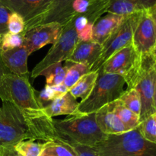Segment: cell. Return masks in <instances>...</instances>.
<instances>
[{
    "mask_svg": "<svg viewBox=\"0 0 156 156\" xmlns=\"http://www.w3.org/2000/svg\"><path fill=\"white\" fill-rule=\"evenodd\" d=\"M53 127L64 139L81 146L93 147L106 138L95 120V113L76 114L62 120L53 118Z\"/></svg>",
    "mask_w": 156,
    "mask_h": 156,
    "instance_id": "6da1fadb",
    "label": "cell"
},
{
    "mask_svg": "<svg viewBox=\"0 0 156 156\" xmlns=\"http://www.w3.org/2000/svg\"><path fill=\"white\" fill-rule=\"evenodd\" d=\"M91 148L101 156H156V144L146 140L138 127L121 134L107 135Z\"/></svg>",
    "mask_w": 156,
    "mask_h": 156,
    "instance_id": "7a4b0ae2",
    "label": "cell"
},
{
    "mask_svg": "<svg viewBox=\"0 0 156 156\" xmlns=\"http://www.w3.org/2000/svg\"><path fill=\"white\" fill-rule=\"evenodd\" d=\"M0 99L15 105L24 117H29L41 113V108L27 75H5L0 82Z\"/></svg>",
    "mask_w": 156,
    "mask_h": 156,
    "instance_id": "3957f363",
    "label": "cell"
},
{
    "mask_svg": "<svg viewBox=\"0 0 156 156\" xmlns=\"http://www.w3.org/2000/svg\"><path fill=\"white\" fill-rule=\"evenodd\" d=\"M125 84L122 76L105 73L102 68H100L94 88L87 98L79 102L77 112L79 114L95 113L103 107L118 100L124 92Z\"/></svg>",
    "mask_w": 156,
    "mask_h": 156,
    "instance_id": "277c9868",
    "label": "cell"
},
{
    "mask_svg": "<svg viewBox=\"0 0 156 156\" xmlns=\"http://www.w3.org/2000/svg\"><path fill=\"white\" fill-rule=\"evenodd\" d=\"M34 140L27 118L12 103L0 107V146L14 147L23 140Z\"/></svg>",
    "mask_w": 156,
    "mask_h": 156,
    "instance_id": "5b68a950",
    "label": "cell"
},
{
    "mask_svg": "<svg viewBox=\"0 0 156 156\" xmlns=\"http://www.w3.org/2000/svg\"><path fill=\"white\" fill-rule=\"evenodd\" d=\"M143 56L142 64L126 89L135 88L141 100V113L140 120L142 122L156 112L153 97L155 82V62L151 54Z\"/></svg>",
    "mask_w": 156,
    "mask_h": 156,
    "instance_id": "8992f818",
    "label": "cell"
},
{
    "mask_svg": "<svg viewBox=\"0 0 156 156\" xmlns=\"http://www.w3.org/2000/svg\"><path fill=\"white\" fill-rule=\"evenodd\" d=\"M143 12H135L123 17L121 24L116 29L114 34L101 45L100 56L91 66V72L98 70L114 53L132 44L133 34L138 25Z\"/></svg>",
    "mask_w": 156,
    "mask_h": 156,
    "instance_id": "52a82bcc",
    "label": "cell"
},
{
    "mask_svg": "<svg viewBox=\"0 0 156 156\" xmlns=\"http://www.w3.org/2000/svg\"><path fill=\"white\" fill-rule=\"evenodd\" d=\"M72 20L62 27V31L58 41L53 44L45 57L38 62L31 72V77L35 79L41 76L47 69L58 62L66 61L73 53L79 39Z\"/></svg>",
    "mask_w": 156,
    "mask_h": 156,
    "instance_id": "ba28073f",
    "label": "cell"
},
{
    "mask_svg": "<svg viewBox=\"0 0 156 156\" xmlns=\"http://www.w3.org/2000/svg\"><path fill=\"white\" fill-rule=\"evenodd\" d=\"M142 60L143 56L131 44L111 56L101 68L105 73L122 76L126 85H129L138 72Z\"/></svg>",
    "mask_w": 156,
    "mask_h": 156,
    "instance_id": "9c48e42d",
    "label": "cell"
},
{
    "mask_svg": "<svg viewBox=\"0 0 156 156\" xmlns=\"http://www.w3.org/2000/svg\"><path fill=\"white\" fill-rule=\"evenodd\" d=\"M74 0H51L39 14L25 22L24 31L36 26L57 22L64 26L78 16L73 9Z\"/></svg>",
    "mask_w": 156,
    "mask_h": 156,
    "instance_id": "30bf717a",
    "label": "cell"
},
{
    "mask_svg": "<svg viewBox=\"0 0 156 156\" xmlns=\"http://www.w3.org/2000/svg\"><path fill=\"white\" fill-rule=\"evenodd\" d=\"M63 26L57 22L41 24L23 31V46L29 54L37 51L44 46L54 44L60 37Z\"/></svg>",
    "mask_w": 156,
    "mask_h": 156,
    "instance_id": "8fae6325",
    "label": "cell"
},
{
    "mask_svg": "<svg viewBox=\"0 0 156 156\" xmlns=\"http://www.w3.org/2000/svg\"><path fill=\"white\" fill-rule=\"evenodd\" d=\"M133 46L140 56L151 54L156 44V25L147 10L143 12L133 37Z\"/></svg>",
    "mask_w": 156,
    "mask_h": 156,
    "instance_id": "7c38bea8",
    "label": "cell"
},
{
    "mask_svg": "<svg viewBox=\"0 0 156 156\" xmlns=\"http://www.w3.org/2000/svg\"><path fill=\"white\" fill-rule=\"evenodd\" d=\"M51 0H0V5L15 12L27 21L39 14Z\"/></svg>",
    "mask_w": 156,
    "mask_h": 156,
    "instance_id": "4fadbf2b",
    "label": "cell"
},
{
    "mask_svg": "<svg viewBox=\"0 0 156 156\" xmlns=\"http://www.w3.org/2000/svg\"><path fill=\"white\" fill-rule=\"evenodd\" d=\"M101 45L93 41H78L71 56L66 62L82 63L91 68L100 56Z\"/></svg>",
    "mask_w": 156,
    "mask_h": 156,
    "instance_id": "5bb4252c",
    "label": "cell"
},
{
    "mask_svg": "<svg viewBox=\"0 0 156 156\" xmlns=\"http://www.w3.org/2000/svg\"><path fill=\"white\" fill-rule=\"evenodd\" d=\"M95 120L99 129L106 135L121 134L127 132L121 120L113 111L111 104L95 112Z\"/></svg>",
    "mask_w": 156,
    "mask_h": 156,
    "instance_id": "9a60e30c",
    "label": "cell"
},
{
    "mask_svg": "<svg viewBox=\"0 0 156 156\" xmlns=\"http://www.w3.org/2000/svg\"><path fill=\"white\" fill-rule=\"evenodd\" d=\"M30 56L24 46L1 52L3 62L11 73L18 76L28 75L27 58Z\"/></svg>",
    "mask_w": 156,
    "mask_h": 156,
    "instance_id": "2e32d148",
    "label": "cell"
},
{
    "mask_svg": "<svg viewBox=\"0 0 156 156\" xmlns=\"http://www.w3.org/2000/svg\"><path fill=\"white\" fill-rule=\"evenodd\" d=\"M123 17L112 13L101 17L93 26L92 41L102 45L121 24Z\"/></svg>",
    "mask_w": 156,
    "mask_h": 156,
    "instance_id": "e0dca14e",
    "label": "cell"
},
{
    "mask_svg": "<svg viewBox=\"0 0 156 156\" xmlns=\"http://www.w3.org/2000/svg\"><path fill=\"white\" fill-rule=\"evenodd\" d=\"M79 103L69 91L60 98L55 99L42 108V113L49 118L62 115H74L78 114Z\"/></svg>",
    "mask_w": 156,
    "mask_h": 156,
    "instance_id": "ac0fdd59",
    "label": "cell"
},
{
    "mask_svg": "<svg viewBox=\"0 0 156 156\" xmlns=\"http://www.w3.org/2000/svg\"><path fill=\"white\" fill-rule=\"evenodd\" d=\"M156 2V0H111L107 13L126 16L130 14L147 10Z\"/></svg>",
    "mask_w": 156,
    "mask_h": 156,
    "instance_id": "d6986e66",
    "label": "cell"
},
{
    "mask_svg": "<svg viewBox=\"0 0 156 156\" xmlns=\"http://www.w3.org/2000/svg\"><path fill=\"white\" fill-rule=\"evenodd\" d=\"M99 69L91 71L82 76L69 89V92L76 99L80 98L81 101L88 98L95 85L98 77Z\"/></svg>",
    "mask_w": 156,
    "mask_h": 156,
    "instance_id": "ffe728a7",
    "label": "cell"
},
{
    "mask_svg": "<svg viewBox=\"0 0 156 156\" xmlns=\"http://www.w3.org/2000/svg\"><path fill=\"white\" fill-rule=\"evenodd\" d=\"M112 110L126 127V130L130 131L136 129L140 123V116L127 109L119 100L111 103Z\"/></svg>",
    "mask_w": 156,
    "mask_h": 156,
    "instance_id": "44dd1931",
    "label": "cell"
},
{
    "mask_svg": "<svg viewBox=\"0 0 156 156\" xmlns=\"http://www.w3.org/2000/svg\"><path fill=\"white\" fill-rule=\"evenodd\" d=\"M50 141L57 142V143L62 144L66 147L68 148L74 154L75 156H101L91 147L81 146V145L76 144V143H73V142L69 141V140L64 139L63 137L61 136L59 134H58L56 132L54 127H53V132H52L51 135H50L48 142Z\"/></svg>",
    "mask_w": 156,
    "mask_h": 156,
    "instance_id": "7402d4cb",
    "label": "cell"
},
{
    "mask_svg": "<svg viewBox=\"0 0 156 156\" xmlns=\"http://www.w3.org/2000/svg\"><path fill=\"white\" fill-rule=\"evenodd\" d=\"M66 66L67 67V73L62 84L69 91L82 76L91 72V67L85 64L66 62Z\"/></svg>",
    "mask_w": 156,
    "mask_h": 156,
    "instance_id": "603a6c76",
    "label": "cell"
},
{
    "mask_svg": "<svg viewBox=\"0 0 156 156\" xmlns=\"http://www.w3.org/2000/svg\"><path fill=\"white\" fill-rule=\"evenodd\" d=\"M68 91V88L63 84L55 86L45 85V87L40 92H38L37 94H36V97L40 106L43 108L53 100L64 95Z\"/></svg>",
    "mask_w": 156,
    "mask_h": 156,
    "instance_id": "cb8c5ba5",
    "label": "cell"
},
{
    "mask_svg": "<svg viewBox=\"0 0 156 156\" xmlns=\"http://www.w3.org/2000/svg\"><path fill=\"white\" fill-rule=\"evenodd\" d=\"M67 73V67L62 66V62H58L49 67L41 74L46 78V85L55 86L62 85Z\"/></svg>",
    "mask_w": 156,
    "mask_h": 156,
    "instance_id": "d4e9b609",
    "label": "cell"
},
{
    "mask_svg": "<svg viewBox=\"0 0 156 156\" xmlns=\"http://www.w3.org/2000/svg\"><path fill=\"white\" fill-rule=\"evenodd\" d=\"M19 156H41L44 149V143L27 140L19 142L14 146Z\"/></svg>",
    "mask_w": 156,
    "mask_h": 156,
    "instance_id": "484cf974",
    "label": "cell"
},
{
    "mask_svg": "<svg viewBox=\"0 0 156 156\" xmlns=\"http://www.w3.org/2000/svg\"><path fill=\"white\" fill-rule=\"evenodd\" d=\"M89 6L87 12L84 14L88 21L93 24L102 17V15L108 12L111 5V0H88Z\"/></svg>",
    "mask_w": 156,
    "mask_h": 156,
    "instance_id": "4316f807",
    "label": "cell"
},
{
    "mask_svg": "<svg viewBox=\"0 0 156 156\" xmlns=\"http://www.w3.org/2000/svg\"><path fill=\"white\" fill-rule=\"evenodd\" d=\"M74 26L79 41H92V31L94 24L88 21L83 15H79L74 20Z\"/></svg>",
    "mask_w": 156,
    "mask_h": 156,
    "instance_id": "83f0119b",
    "label": "cell"
},
{
    "mask_svg": "<svg viewBox=\"0 0 156 156\" xmlns=\"http://www.w3.org/2000/svg\"><path fill=\"white\" fill-rule=\"evenodd\" d=\"M127 109L136 114V115L140 116L141 113V100L138 91L135 88H130L124 91L118 99Z\"/></svg>",
    "mask_w": 156,
    "mask_h": 156,
    "instance_id": "f1b7e54d",
    "label": "cell"
},
{
    "mask_svg": "<svg viewBox=\"0 0 156 156\" xmlns=\"http://www.w3.org/2000/svg\"><path fill=\"white\" fill-rule=\"evenodd\" d=\"M138 128L146 140L156 144V112L140 122Z\"/></svg>",
    "mask_w": 156,
    "mask_h": 156,
    "instance_id": "f546056e",
    "label": "cell"
},
{
    "mask_svg": "<svg viewBox=\"0 0 156 156\" xmlns=\"http://www.w3.org/2000/svg\"><path fill=\"white\" fill-rule=\"evenodd\" d=\"M23 42L24 37L22 33L19 34H14L8 32L0 39V50L2 52L17 48L22 46Z\"/></svg>",
    "mask_w": 156,
    "mask_h": 156,
    "instance_id": "4dcf8cb0",
    "label": "cell"
},
{
    "mask_svg": "<svg viewBox=\"0 0 156 156\" xmlns=\"http://www.w3.org/2000/svg\"><path fill=\"white\" fill-rule=\"evenodd\" d=\"M44 151L52 156H75L68 148L57 142L44 143Z\"/></svg>",
    "mask_w": 156,
    "mask_h": 156,
    "instance_id": "1f68e13d",
    "label": "cell"
},
{
    "mask_svg": "<svg viewBox=\"0 0 156 156\" xmlns=\"http://www.w3.org/2000/svg\"><path fill=\"white\" fill-rule=\"evenodd\" d=\"M24 27H25V21L24 18L18 13L12 12L8 22V30L9 33L19 34L24 31Z\"/></svg>",
    "mask_w": 156,
    "mask_h": 156,
    "instance_id": "d6a6232c",
    "label": "cell"
},
{
    "mask_svg": "<svg viewBox=\"0 0 156 156\" xmlns=\"http://www.w3.org/2000/svg\"><path fill=\"white\" fill-rule=\"evenodd\" d=\"M11 13L12 12L9 9L4 6L0 5V39L2 37L3 35L9 32L8 22Z\"/></svg>",
    "mask_w": 156,
    "mask_h": 156,
    "instance_id": "836d02e7",
    "label": "cell"
},
{
    "mask_svg": "<svg viewBox=\"0 0 156 156\" xmlns=\"http://www.w3.org/2000/svg\"><path fill=\"white\" fill-rule=\"evenodd\" d=\"M88 0H74L73 2V10L78 15H84L88 10Z\"/></svg>",
    "mask_w": 156,
    "mask_h": 156,
    "instance_id": "e575fe53",
    "label": "cell"
},
{
    "mask_svg": "<svg viewBox=\"0 0 156 156\" xmlns=\"http://www.w3.org/2000/svg\"><path fill=\"white\" fill-rule=\"evenodd\" d=\"M0 156H19L14 147H4L0 146Z\"/></svg>",
    "mask_w": 156,
    "mask_h": 156,
    "instance_id": "d590c367",
    "label": "cell"
},
{
    "mask_svg": "<svg viewBox=\"0 0 156 156\" xmlns=\"http://www.w3.org/2000/svg\"><path fill=\"white\" fill-rule=\"evenodd\" d=\"M11 73L9 72V70L8 69L7 67L5 66V65L4 64L3 62L2 59V56H1V50H0V82L2 81V79L4 78V76L5 75L9 74Z\"/></svg>",
    "mask_w": 156,
    "mask_h": 156,
    "instance_id": "8d00e7d4",
    "label": "cell"
},
{
    "mask_svg": "<svg viewBox=\"0 0 156 156\" xmlns=\"http://www.w3.org/2000/svg\"><path fill=\"white\" fill-rule=\"evenodd\" d=\"M147 11L156 25V2L152 6V7L149 8V9H147Z\"/></svg>",
    "mask_w": 156,
    "mask_h": 156,
    "instance_id": "74e56055",
    "label": "cell"
},
{
    "mask_svg": "<svg viewBox=\"0 0 156 156\" xmlns=\"http://www.w3.org/2000/svg\"><path fill=\"white\" fill-rule=\"evenodd\" d=\"M155 71H156V63H155ZM154 107L156 111V76H155V88H154V97H153Z\"/></svg>",
    "mask_w": 156,
    "mask_h": 156,
    "instance_id": "f35d334b",
    "label": "cell"
},
{
    "mask_svg": "<svg viewBox=\"0 0 156 156\" xmlns=\"http://www.w3.org/2000/svg\"><path fill=\"white\" fill-rule=\"evenodd\" d=\"M151 56H152L154 61H155V62L156 63V44L155 47H154L153 50H152V52H151Z\"/></svg>",
    "mask_w": 156,
    "mask_h": 156,
    "instance_id": "ab89813d",
    "label": "cell"
},
{
    "mask_svg": "<svg viewBox=\"0 0 156 156\" xmlns=\"http://www.w3.org/2000/svg\"><path fill=\"white\" fill-rule=\"evenodd\" d=\"M41 156H52V155H50V154H48L47 152H46L44 149V151H43V153L41 154Z\"/></svg>",
    "mask_w": 156,
    "mask_h": 156,
    "instance_id": "60d3db41",
    "label": "cell"
}]
</instances>
